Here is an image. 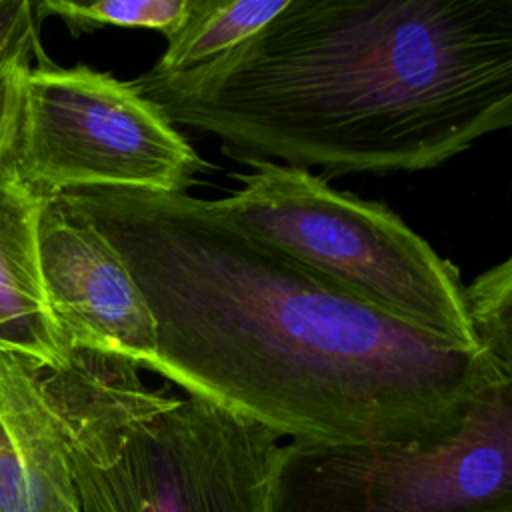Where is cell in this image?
Instances as JSON below:
<instances>
[{"label": "cell", "mask_w": 512, "mask_h": 512, "mask_svg": "<svg viewBox=\"0 0 512 512\" xmlns=\"http://www.w3.org/2000/svg\"><path fill=\"white\" fill-rule=\"evenodd\" d=\"M120 254L156 356L142 368L280 438L436 442L512 380L486 352L406 326L326 282L192 194L86 188L56 196Z\"/></svg>", "instance_id": "1"}, {"label": "cell", "mask_w": 512, "mask_h": 512, "mask_svg": "<svg viewBox=\"0 0 512 512\" xmlns=\"http://www.w3.org/2000/svg\"><path fill=\"white\" fill-rule=\"evenodd\" d=\"M132 84L250 166L430 170L512 124V0H288L200 74Z\"/></svg>", "instance_id": "2"}, {"label": "cell", "mask_w": 512, "mask_h": 512, "mask_svg": "<svg viewBox=\"0 0 512 512\" xmlns=\"http://www.w3.org/2000/svg\"><path fill=\"white\" fill-rule=\"evenodd\" d=\"M44 382L82 512H274L282 444L270 428L150 388L120 356L70 350Z\"/></svg>", "instance_id": "3"}, {"label": "cell", "mask_w": 512, "mask_h": 512, "mask_svg": "<svg viewBox=\"0 0 512 512\" xmlns=\"http://www.w3.org/2000/svg\"><path fill=\"white\" fill-rule=\"evenodd\" d=\"M216 198L236 226L358 302L456 348L484 352L460 270L386 204L336 190L306 168L258 162Z\"/></svg>", "instance_id": "4"}, {"label": "cell", "mask_w": 512, "mask_h": 512, "mask_svg": "<svg viewBox=\"0 0 512 512\" xmlns=\"http://www.w3.org/2000/svg\"><path fill=\"white\" fill-rule=\"evenodd\" d=\"M274 512H512V380L436 442L282 444Z\"/></svg>", "instance_id": "5"}, {"label": "cell", "mask_w": 512, "mask_h": 512, "mask_svg": "<svg viewBox=\"0 0 512 512\" xmlns=\"http://www.w3.org/2000/svg\"><path fill=\"white\" fill-rule=\"evenodd\" d=\"M206 164L132 82L48 60L24 78L16 170L44 198L86 188L186 194Z\"/></svg>", "instance_id": "6"}, {"label": "cell", "mask_w": 512, "mask_h": 512, "mask_svg": "<svg viewBox=\"0 0 512 512\" xmlns=\"http://www.w3.org/2000/svg\"><path fill=\"white\" fill-rule=\"evenodd\" d=\"M38 244L44 292L66 350L120 356L144 368L156 356V326L120 254L54 198L42 208Z\"/></svg>", "instance_id": "7"}, {"label": "cell", "mask_w": 512, "mask_h": 512, "mask_svg": "<svg viewBox=\"0 0 512 512\" xmlns=\"http://www.w3.org/2000/svg\"><path fill=\"white\" fill-rule=\"evenodd\" d=\"M0 512H82L44 370L0 352Z\"/></svg>", "instance_id": "8"}, {"label": "cell", "mask_w": 512, "mask_h": 512, "mask_svg": "<svg viewBox=\"0 0 512 512\" xmlns=\"http://www.w3.org/2000/svg\"><path fill=\"white\" fill-rule=\"evenodd\" d=\"M46 200L18 170L0 176V352L58 370L68 350L42 282L38 228Z\"/></svg>", "instance_id": "9"}, {"label": "cell", "mask_w": 512, "mask_h": 512, "mask_svg": "<svg viewBox=\"0 0 512 512\" xmlns=\"http://www.w3.org/2000/svg\"><path fill=\"white\" fill-rule=\"evenodd\" d=\"M288 0H188L178 30L156 64L140 74L154 82H182L216 64L256 36Z\"/></svg>", "instance_id": "10"}, {"label": "cell", "mask_w": 512, "mask_h": 512, "mask_svg": "<svg viewBox=\"0 0 512 512\" xmlns=\"http://www.w3.org/2000/svg\"><path fill=\"white\" fill-rule=\"evenodd\" d=\"M188 0H100L68 2L44 0L36 4L38 16H54L66 24L72 36L90 34L104 26L146 28L164 34L168 40L182 24Z\"/></svg>", "instance_id": "11"}, {"label": "cell", "mask_w": 512, "mask_h": 512, "mask_svg": "<svg viewBox=\"0 0 512 512\" xmlns=\"http://www.w3.org/2000/svg\"><path fill=\"white\" fill-rule=\"evenodd\" d=\"M464 294L480 348L512 372V260L506 258L476 276Z\"/></svg>", "instance_id": "12"}, {"label": "cell", "mask_w": 512, "mask_h": 512, "mask_svg": "<svg viewBox=\"0 0 512 512\" xmlns=\"http://www.w3.org/2000/svg\"><path fill=\"white\" fill-rule=\"evenodd\" d=\"M38 18L34 2L0 0V70L16 60H46L38 42Z\"/></svg>", "instance_id": "13"}, {"label": "cell", "mask_w": 512, "mask_h": 512, "mask_svg": "<svg viewBox=\"0 0 512 512\" xmlns=\"http://www.w3.org/2000/svg\"><path fill=\"white\" fill-rule=\"evenodd\" d=\"M32 66V60H16L0 70V176L16 170L24 78Z\"/></svg>", "instance_id": "14"}]
</instances>
